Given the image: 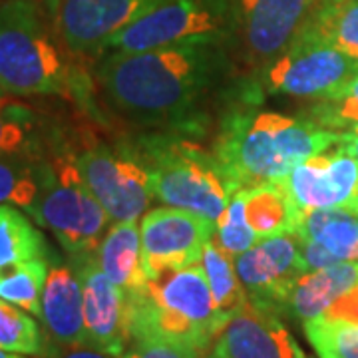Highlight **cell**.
I'll use <instances>...</instances> for the list:
<instances>
[{"mask_svg": "<svg viewBox=\"0 0 358 358\" xmlns=\"http://www.w3.org/2000/svg\"><path fill=\"white\" fill-rule=\"evenodd\" d=\"M241 197L245 219L259 241L277 235H293L299 227L303 209L294 203L282 181L243 187Z\"/></svg>", "mask_w": 358, "mask_h": 358, "instance_id": "ffe728a7", "label": "cell"}, {"mask_svg": "<svg viewBox=\"0 0 358 358\" xmlns=\"http://www.w3.org/2000/svg\"><path fill=\"white\" fill-rule=\"evenodd\" d=\"M303 331L319 358H358V319L320 315Z\"/></svg>", "mask_w": 358, "mask_h": 358, "instance_id": "f1b7e54d", "label": "cell"}, {"mask_svg": "<svg viewBox=\"0 0 358 358\" xmlns=\"http://www.w3.org/2000/svg\"><path fill=\"white\" fill-rule=\"evenodd\" d=\"M56 358H114L106 352H100V350H94V348H74V350H66L60 357Z\"/></svg>", "mask_w": 358, "mask_h": 358, "instance_id": "e575fe53", "label": "cell"}, {"mask_svg": "<svg viewBox=\"0 0 358 358\" xmlns=\"http://www.w3.org/2000/svg\"><path fill=\"white\" fill-rule=\"evenodd\" d=\"M28 215L38 227L50 231L68 255L96 251L112 223L72 157L50 159L38 199Z\"/></svg>", "mask_w": 358, "mask_h": 358, "instance_id": "52a82bcc", "label": "cell"}, {"mask_svg": "<svg viewBox=\"0 0 358 358\" xmlns=\"http://www.w3.org/2000/svg\"><path fill=\"white\" fill-rule=\"evenodd\" d=\"M235 26V48L263 66L293 42L322 0H223Z\"/></svg>", "mask_w": 358, "mask_h": 358, "instance_id": "8fae6325", "label": "cell"}, {"mask_svg": "<svg viewBox=\"0 0 358 358\" xmlns=\"http://www.w3.org/2000/svg\"><path fill=\"white\" fill-rule=\"evenodd\" d=\"M358 287V261H343L333 267L307 271L294 282L281 308V317L301 324L317 319L338 299Z\"/></svg>", "mask_w": 358, "mask_h": 358, "instance_id": "ac0fdd59", "label": "cell"}, {"mask_svg": "<svg viewBox=\"0 0 358 358\" xmlns=\"http://www.w3.org/2000/svg\"><path fill=\"white\" fill-rule=\"evenodd\" d=\"M164 0H60L54 26L74 56H102L108 42Z\"/></svg>", "mask_w": 358, "mask_h": 358, "instance_id": "7c38bea8", "label": "cell"}, {"mask_svg": "<svg viewBox=\"0 0 358 358\" xmlns=\"http://www.w3.org/2000/svg\"><path fill=\"white\" fill-rule=\"evenodd\" d=\"M338 143V131L308 117H293L257 108L239 98L219 122L211 152L239 189L287 178L293 167Z\"/></svg>", "mask_w": 358, "mask_h": 358, "instance_id": "7a4b0ae2", "label": "cell"}, {"mask_svg": "<svg viewBox=\"0 0 358 358\" xmlns=\"http://www.w3.org/2000/svg\"><path fill=\"white\" fill-rule=\"evenodd\" d=\"M299 34L327 42L358 60V0H322Z\"/></svg>", "mask_w": 358, "mask_h": 358, "instance_id": "7402d4cb", "label": "cell"}, {"mask_svg": "<svg viewBox=\"0 0 358 358\" xmlns=\"http://www.w3.org/2000/svg\"><path fill=\"white\" fill-rule=\"evenodd\" d=\"M282 183L303 211L346 209L358 213V157L336 148L293 167Z\"/></svg>", "mask_w": 358, "mask_h": 358, "instance_id": "9a60e30c", "label": "cell"}, {"mask_svg": "<svg viewBox=\"0 0 358 358\" xmlns=\"http://www.w3.org/2000/svg\"><path fill=\"white\" fill-rule=\"evenodd\" d=\"M201 265H203L209 289H211L213 299H215L219 317L227 324V320L237 310H241L245 303L249 301L243 282H241L239 275H237V268H235V257L227 253L219 245L217 239L213 237L209 243L205 245Z\"/></svg>", "mask_w": 358, "mask_h": 358, "instance_id": "d4e9b609", "label": "cell"}, {"mask_svg": "<svg viewBox=\"0 0 358 358\" xmlns=\"http://www.w3.org/2000/svg\"><path fill=\"white\" fill-rule=\"evenodd\" d=\"M40 2H42V4H44V8H46V10H48V14H54V10H56V6H58V2H60V0H40Z\"/></svg>", "mask_w": 358, "mask_h": 358, "instance_id": "d590c367", "label": "cell"}, {"mask_svg": "<svg viewBox=\"0 0 358 358\" xmlns=\"http://www.w3.org/2000/svg\"><path fill=\"white\" fill-rule=\"evenodd\" d=\"M42 131L36 112L24 103L0 98V157L42 152Z\"/></svg>", "mask_w": 358, "mask_h": 358, "instance_id": "4316f807", "label": "cell"}, {"mask_svg": "<svg viewBox=\"0 0 358 358\" xmlns=\"http://www.w3.org/2000/svg\"><path fill=\"white\" fill-rule=\"evenodd\" d=\"M213 350L225 358H308L281 315L249 301L221 329Z\"/></svg>", "mask_w": 358, "mask_h": 358, "instance_id": "2e32d148", "label": "cell"}, {"mask_svg": "<svg viewBox=\"0 0 358 358\" xmlns=\"http://www.w3.org/2000/svg\"><path fill=\"white\" fill-rule=\"evenodd\" d=\"M215 239L219 245L231 253L233 257L241 255L247 249H251L253 245L259 243L253 229L249 227L247 219H245V207L241 189L233 195L229 207L225 209V213L217 219V233Z\"/></svg>", "mask_w": 358, "mask_h": 358, "instance_id": "4dcf8cb0", "label": "cell"}, {"mask_svg": "<svg viewBox=\"0 0 358 358\" xmlns=\"http://www.w3.org/2000/svg\"><path fill=\"white\" fill-rule=\"evenodd\" d=\"M52 253V251H50ZM50 268V255L24 261L0 275V299L24 308L26 313L40 319L42 293Z\"/></svg>", "mask_w": 358, "mask_h": 358, "instance_id": "83f0119b", "label": "cell"}, {"mask_svg": "<svg viewBox=\"0 0 358 358\" xmlns=\"http://www.w3.org/2000/svg\"><path fill=\"white\" fill-rule=\"evenodd\" d=\"M201 358H225V357H221L219 352H215V350L211 348V350H209V352H205V355Z\"/></svg>", "mask_w": 358, "mask_h": 358, "instance_id": "74e56055", "label": "cell"}, {"mask_svg": "<svg viewBox=\"0 0 358 358\" xmlns=\"http://www.w3.org/2000/svg\"><path fill=\"white\" fill-rule=\"evenodd\" d=\"M358 74V60L327 42L299 34L285 50L257 68L239 88V98L259 102L261 94L320 100L346 86Z\"/></svg>", "mask_w": 358, "mask_h": 358, "instance_id": "8992f818", "label": "cell"}, {"mask_svg": "<svg viewBox=\"0 0 358 358\" xmlns=\"http://www.w3.org/2000/svg\"><path fill=\"white\" fill-rule=\"evenodd\" d=\"M334 148L345 152V154L358 157V124L345 129V131H338V143Z\"/></svg>", "mask_w": 358, "mask_h": 358, "instance_id": "836d02e7", "label": "cell"}, {"mask_svg": "<svg viewBox=\"0 0 358 358\" xmlns=\"http://www.w3.org/2000/svg\"><path fill=\"white\" fill-rule=\"evenodd\" d=\"M183 44H225L235 48V26L223 0H164L120 30L103 54Z\"/></svg>", "mask_w": 358, "mask_h": 358, "instance_id": "ba28073f", "label": "cell"}, {"mask_svg": "<svg viewBox=\"0 0 358 358\" xmlns=\"http://www.w3.org/2000/svg\"><path fill=\"white\" fill-rule=\"evenodd\" d=\"M40 322L44 333L58 352L84 348V296L82 282L72 259L50 253V268L42 293Z\"/></svg>", "mask_w": 358, "mask_h": 358, "instance_id": "e0dca14e", "label": "cell"}, {"mask_svg": "<svg viewBox=\"0 0 358 358\" xmlns=\"http://www.w3.org/2000/svg\"><path fill=\"white\" fill-rule=\"evenodd\" d=\"M50 159L42 152L0 157V203L30 213L38 199Z\"/></svg>", "mask_w": 358, "mask_h": 358, "instance_id": "603a6c76", "label": "cell"}, {"mask_svg": "<svg viewBox=\"0 0 358 358\" xmlns=\"http://www.w3.org/2000/svg\"><path fill=\"white\" fill-rule=\"evenodd\" d=\"M70 157L112 223L140 219L155 199L150 169L134 141L92 140Z\"/></svg>", "mask_w": 358, "mask_h": 358, "instance_id": "9c48e42d", "label": "cell"}, {"mask_svg": "<svg viewBox=\"0 0 358 358\" xmlns=\"http://www.w3.org/2000/svg\"><path fill=\"white\" fill-rule=\"evenodd\" d=\"M68 54L42 2H0V90L6 96L72 94L76 80Z\"/></svg>", "mask_w": 358, "mask_h": 358, "instance_id": "3957f363", "label": "cell"}, {"mask_svg": "<svg viewBox=\"0 0 358 358\" xmlns=\"http://www.w3.org/2000/svg\"><path fill=\"white\" fill-rule=\"evenodd\" d=\"M235 268L249 303L281 315L282 303L308 267L294 235L261 239L235 257Z\"/></svg>", "mask_w": 358, "mask_h": 358, "instance_id": "4fadbf2b", "label": "cell"}, {"mask_svg": "<svg viewBox=\"0 0 358 358\" xmlns=\"http://www.w3.org/2000/svg\"><path fill=\"white\" fill-rule=\"evenodd\" d=\"M70 259L74 261L82 282L86 348L120 358L129 343L126 294L106 277L94 251L70 255Z\"/></svg>", "mask_w": 358, "mask_h": 358, "instance_id": "5bb4252c", "label": "cell"}, {"mask_svg": "<svg viewBox=\"0 0 358 358\" xmlns=\"http://www.w3.org/2000/svg\"><path fill=\"white\" fill-rule=\"evenodd\" d=\"M308 120L333 131H345L358 124V74L346 86L327 98L315 100L307 110Z\"/></svg>", "mask_w": 358, "mask_h": 358, "instance_id": "f546056e", "label": "cell"}, {"mask_svg": "<svg viewBox=\"0 0 358 358\" xmlns=\"http://www.w3.org/2000/svg\"><path fill=\"white\" fill-rule=\"evenodd\" d=\"M50 255L38 225L20 207L0 203V275L24 261Z\"/></svg>", "mask_w": 358, "mask_h": 358, "instance_id": "cb8c5ba5", "label": "cell"}, {"mask_svg": "<svg viewBox=\"0 0 358 358\" xmlns=\"http://www.w3.org/2000/svg\"><path fill=\"white\" fill-rule=\"evenodd\" d=\"M134 145L150 169L155 199L164 205L201 213L217 223L239 192L213 152L179 131L141 136Z\"/></svg>", "mask_w": 358, "mask_h": 358, "instance_id": "5b68a950", "label": "cell"}, {"mask_svg": "<svg viewBox=\"0 0 358 358\" xmlns=\"http://www.w3.org/2000/svg\"><path fill=\"white\" fill-rule=\"evenodd\" d=\"M4 96H6V94H4V92H2V90H0V98H4Z\"/></svg>", "mask_w": 358, "mask_h": 358, "instance_id": "f35d334b", "label": "cell"}, {"mask_svg": "<svg viewBox=\"0 0 358 358\" xmlns=\"http://www.w3.org/2000/svg\"><path fill=\"white\" fill-rule=\"evenodd\" d=\"M217 233V223L179 207H155L140 221L141 253L150 279L201 263L205 245Z\"/></svg>", "mask_w": 358, "mask_h": 358, "instance_id": "30bf717a", "label": "cell"}, {"mask_svg": "<svg viewBox=\"0 0 358 358\" xmlns=\"http://www.w3.org/2000/svg\"><path fill=\"white\" fill-rule=\"evenodd\" d=\"M231 52L225 44L108 52L96 66V80L106 100L128 120L193 131L201 128L205 103L233 84Z\"/></svg>", "mask_w": 358, "mask_h": 358, "instance_id": "6da1fadb", "label": "cell"}, {"mask_svg": "<svg viewBox=\"0 0 358 358\" xmlns=\"http://www.w3.org/2000/svg\"><path fill=\"white\" fill-rule=\"evenodd\" d=\"M294 237H296V235H294ZM296 241H299V249H301V255L305 259L308 271L333 267L336 263H343L338 257L333 255V253H331L327 247H322V245L315 243V241H308V239H301V237H296Z\"/></svg>", "mask_w": 358, "mask_h": 358, "instance_id": "d6a6232c", "label": "cell"}, {"mask_svg": "<svg viewBox=\"0 0 358 358\" xmlns=\"http://www.w3.org/2000/svg\"><path fill=\"white\" fill-rule=\"evenodd\" d=\"M205 352H199L189 346L173 345L166 341L131 338L120 358H201Z\"/></svg>", "mask_w": 358, "mask_h": 358, "instance_id": "1f68e13d", "label": "cell"}, {"mask_svg": "<svg viewBox=\"0 0 358 358\" xmlns=\"http://www.w3.org/2000/svg\"><path fill=\"white\" fill-rule=\"evenodd\" d=\"M94 253L106 277L126 294V301L140 296L148 289L152 279L143 265L138 219L112 223Z\"/></svg>", "mask_w": 358, "mask_h": 358, "instance_id": "d6986e66", "label": "cell"}, {"mask_svg": "<svg viewBox=\"0 0 358 358\" xmlns=\"http://www.w3.org/2000/svg\"><path fill=\"white\" fill-rule=\"evenodd\" d=\"M357 215H358V213H357Z\"/></svg>", "mask_w": 358, "mask_h": 358, "instance_id": "ab89813d", "label": "cell"}, {"mask_svg": "<svg viewBox=\"0 0 358 358\" xmlns=\"http://www.w3.org/2000/svg\"><path fill=\"white\" fill-rule=\"evenodd\" d=\"M293 235L327 247L341 261H358V215L346 209L303 211Z\"/></svg>", "mask_w": 358, "mask_h": 358, "instance_id": "44dd1931", "label": "cell"}, {"mask_svg": "<svg viewBox=\"0 0 358 358\" xmlns=\"http://www.w3.org/2000/svg\"><path fill=\"white\" fill-rule=\"evenodd\" d=\"M0 348L26 357L56 358L62 355L52 346L34 315L4 299H0Z\"/></svg>", "mask_w": 358, "mask_h": 358, "instance_id": "484cf974", "label": "cell"}, {"mask_svg": "<svg viewBox=\"0 0 358 358\" xmlns=\"http://www.w3.org/2000/svg\"><path fill=\"white\" fill-rule=\"evenodd\" d=\"M0 358H26V355H18V352H8L0 348Z\"/></svg>", "mask_w": 358, "mask_h": 358, "instance_id": "8d00e7d4", "label": "cell"}, {"mask_svg": "<svg viewBox=\"0 0 358 358\" xmlns=\"http://www.w3.org/2000/svg\"><path fill=\"white\" fill-rule=\"evenodd\" d=\"M223 327L201 263L152 279L128 301L129 341L154 338L207 352Z\"/></svg>", "mask_w": 358, "mask_h": 358, "instance_id": "277c9868", "label": "cell"}]
</instances>
